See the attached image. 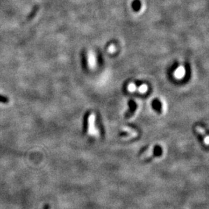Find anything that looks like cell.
I'll return each instance as SVG.
<instances>
[{
    "mask_svg": "<svg viewBox=\"0 0 209 209\" xmlns=\"http://www.w3.org/2000/svg\"><path fill=\"white\" fill-rule=\"evenodd\" d=\"M95 116L92 114L88 119V132L89 134L92 136H98V131L95 127Z\"/></svg>",
    "mask_w": 209,
    "mask_h": 209,
    "instance_id": "6da1fadb",
    "label": "cell"
},
{
    "mask_svg": "<svg viewBox=\"0 0 209 209\" xmlns=\"http://www.w3.org/2000/svg\"><path fill=\"white\" fill-rule=\"evenodd\" d=\"M184 74H185V70L183 67H179L175 70V76L178 78H181L183 77Z\"/></svg>",
    "mask_w": 209,
    "mask_h": 209,
    "instance_id": "7a4b0ae2",
    "label": "cell"
},
{
    "mask_svg": "<svg viewBox=\"0 0 209 209\" xmlns=\"http://www.w3.org/2000/svg\"><path fill=\"white\" fill-rule=\"evenodd\" d=\"M148 90V87H147L146 85H142L140 86V87L138 88V90L141 93H145Z\"/></svg>",
    "mask_w": 209,
    "mask_h": 209,
    "instance_id": "3957f363",
    "label": "cell"
},
{
    "mask_svg": "<svg viewBox=\"0 0 209 209\" xmlns=\"http://www.w3.org/2000/svg\"><path fill=\"white\" fill-rule=\"evenodd\" d=\"M136 87L134 84L133 83H130L128 86V90H129V92H134L135 90Z\"/></svg>",
    "mask_w": 209,
    "mask_h": 209,
    "instance_id": "277c9868",
    "label": "cell"
},
{
    "mask_svg": "<svg viewBox=\"0 0 209 209\" xmlns=\"http://www.w3.org/2000/svg\"><path fill=\"white\" fill-rule=\"evenodd\" d=\"M152 153H153V151H152V149H150V150H147L146 152L144 153V157H148V156H150L152 154Z\"/></svg>",
    "mask_w": 209,
    "mask_h": 209,
    "instance_id": "5b68a950",
    "label": "cell"
},
{
    "mask_svg": "<svg viewBox=\"0 0 209 209\" xmlns=\"http://www.w3.org/2000/svg\"><path fill=\"white\" fill-rule=\"evenodd\" d=\"M0 102L2 103H7L8 102V99L6 98V97H3L2 96H0Z\"/></svg>",
    "mask_w": 209,
    "mask_h": 209,
    "instance_id": "8992f818",
    "label": "cell"
},
{
    "mask_svg": "<svg viewBox=\"0 0 209 209\" xmlns=\"http://www.w3.org/2000/svg\"><path fill=\"white\" fill-rule=\"evenodd\" d=\"M196 130H197V131L199 132L200 134H202V135H204V134L205 133L204 129H202L201 127H197L196 128Z\"/></svg>",
    "mask_w": 209,
    "mask_h": 209,
    "instance_id": "52a82bcc",
    "label": "cell"
},
{
    "mask_svg": "<svg viewBox=\"0 0 209 209\" xmlns=\"http://www.w3.org/2000/svg\"><path fill=\"white\" fill-rule=\"evenodd\" d=\"M109 49H110V51H114V47L113 46H110V47Z\"/></svg>",
    "mask_w": 209,
    "mask_h": 209,
    "instance_id": "ba28073f",
    "label": "cell"
}]
</instances>
